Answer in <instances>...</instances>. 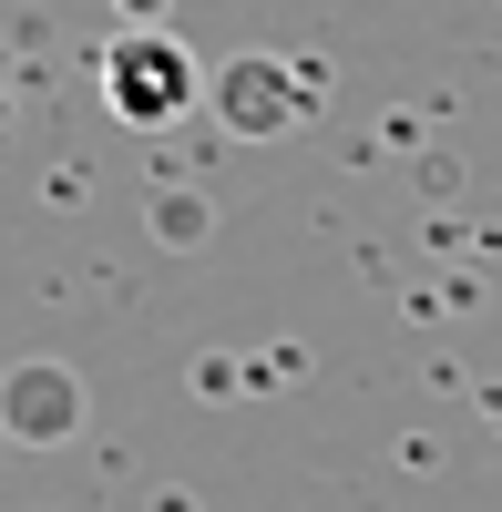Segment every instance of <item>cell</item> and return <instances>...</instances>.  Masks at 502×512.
<instances>
[{
	"label": "cell",
	"mask_w": 502,
	"mask_h": 512,
	"mask_svg": "<svg viewBox=\"0 0 502 512\" xmlns=\"http://www.w3.org/2000/svg\"><path fill=\"white\" fill-rule=\"evenodd\" d=\"M103 103L123 123H175L195 103V62H185V41H164V31H123L113 52H103Z\"/></svg>",
	"instance_id": "6da1fadb"
}]
</instances>
